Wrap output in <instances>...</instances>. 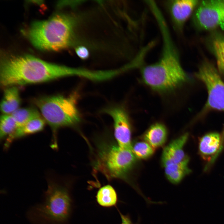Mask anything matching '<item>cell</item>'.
<instances>
[{"mask_svg": "<svg viewBox=\"0 0 224 224\" xmlns=\"http://www.w3.org/2000/svg\"><path fill=\"white\" fill-rule=\"evenodd\" d=\"M82 74L80 69L48 62L30 55H11L3 57L0 62V85L5 88L80 76Z\"/></svg>", "mask_w": 224, "mask_h": 224, "instance_id": "1", "label": "cell"}, {"mask_svg": "<svg viewBox=\"0 0 224 224\" xmlns=\"http://www.w3.org/2000/svg\"><path fill=\"white\" fill-rule=\"evenodd\" d=\"M162 39L161 54L157 62L143 67V82L154 90L172 91L187 82L189 77L182 67L179 54L166 21L158 24Z\"/></svg>", "mask_w": 224, "mask_h": 224, "instance_id": "2", "label": "cell"}, {"mask_svg": "<svg viewBox=\"0 0 224 224\" xmlns=\"http://www.w3.org/2000/svg\"><path fill=\"white\" fill-rule=\"evenodd\" d=\"M73 25L71 17L57 14L46 20L32 22L28 30V37L32 44L38 49H62L72 43Z\"/></svg>", "mask_w": 224, "mask_h": 224, "instance_id": "3", "label": "cell"}, {"mask_svg": "<svg viewBox=\"0 0 224 224\" xmlns=\"http://www.w3.org/2000/svg\"><path fill=\"white\" fill-rule=\"evenodd\" d=\"M71 208L67 189L57 181L49 180L43 202L32 207L27 217L34 224H62L68 218Z\"/></svg>", "mask_w": 224, "mask_h": 224, "instance_id": "4", "label": "cell"}, {"mask_svg": "<svg viewBox=\"0 0 224 224\" xmlns=\"http://www.w3.org/2000/svg\"><path fill=\"white\" fill-rule=\"evenodd\" d=\"M77 97V95L74 93L67 97L58 95L35 100L43 119L52 130L53 147H57V131L59 128L72 125L80 120L76 106Z\"/></svg>", "mask_w": 224, "mask_h": 224, "instance_id": "5", "label": "cell"}, {"mask_svg": "<svg viewBox=\"0 0 224 224\" xmlns=\"http://www.w3.org/2000/svg\"><path fill=\"white\" fill-rule=\"evenodd\" d=\"M137 158L132 149L118 145L109 147L101 153L99 165L109 178H123L134 166Z\"/></svg>", "mask_w": 224, "mask_h": 224, "instance_id": "6", "label": "cell"}, {"mask_svg": "<svg viewBox=\"0 0 224 224\" xmlns=\"http://www.w3.org/2000/svg\"><path fill=\"white\" fill-rule=\"evenodd\" d=\"M206 86L208 98L204 110L214 109L224 112V82L211 64L204 62L196 74ZM222 137L224 140V128Z\"/></svg>", "mask_w": 224, "mask_h": 224, "instance_id": "7", "label": "cell"}, {"mask_svg": "<svg viewBox=\"0 0 224 224\" xmlns=\"http://www.w3.org/2000/svg\"><path fill=\"white\" fill-rule=\"evenodd\" d=\"M196 24L204 30L217 27L224 30V0H204L200 3L194 15Z\"/></svg>", "mask_w": 224, "mask_h": 224, "instance_id": "8", "label": "cell"}, {"mask_svg": "<svg viewBox=\"0 0 224 224\" xmlns=\"http://www.w3.org/2000/svg\"><path fill=\"white\" fill-rule=\"evenodd\" d=\"M104 112L113 118L115 137L120 147L132 149L131 128L128 115L122 108L114 107Z\"/></svg>", "mask_w": 224, "mask_h": 224, "instance_id": "9", "label": "cell"}, {"mask_svg": "<svg viewBox=\"0 0 224 224\" xmlns=\"http://www.w3.org/2000/svg\"><path fill=\"white\" fill-rule=\"evenodd\" d=\"M222 136L216 132L207 133L199 140V155L205 161L204 170H207L214 163L223 148Z\"/></svg>", "mask_w": 224, "mask_h": 224, "instance_id": "10", "label": "cell"}, {"mask_svg": "<svg viewBox=\"0 0 224 224\" xmlns=\"http://www.w3.org/2000/svg\"><path fill=\"white\" fill-rule=\"evenodd\" d=\"M198 3L196 0H172L167 2L172 23L176 30H181Z\"/></svg>", "mask_w": 224, "mask_h": 224, "instance_id": "11", "label": "cell"}, {"mask_svg": "<svg viewBox=\"0 0 224 224\" xmlns=\"http://www.w3.org/2000/svg\"><path fill=\"white\" fill-rule=\"evenodd\" d=\"M188 137L189 134L185 133L172 140L165 147L161 158L162 164L164 167L180 162L189 157L184 150Z\"/></svg>", "mask_w": 224, "mask_h": 224, "instance_id": "12", "label": "cell"}, {"mask_svg": "<svg viewBox=\"0 0 224 224\" xmlns=\"http://www.w3.org/2000/svg\"><path fill=\"white\" fill-rule=\"evenodd\" d=\"M46 122L41 117L32 119L16 128L7 138L4 147L7 149L15 140L41 131L44 128Z\"/></svg>", "mask_w": 224, "mask_h": 224, "instance_id": "13", "label": "cell"}, {"mask_svg": "<svg viewBox=\"0 0 224 224\" xmlns=\"http://www.w3.org/2000/svg\"><path fill=\"white\" fill-rule=\"evenodd\" d=\"M21 103L19 89L17 86L5 88L0 110L2 114H11L19 109Z\"/></svg>", "mask_w": 224, "mask_h": 224, "instance_id": "14", "label": "cell"}, {"mask_svg": "<svg viewBox=\"0 0 224 224\" xmlns=\"http://www.w3.org/2000/svg\"><path fill=\"white\" fill-rule=\"evenodd\" d=\"M167 135L165 126L162 124L156 123L147 130L143 138L144 141L154 149L161 147L165 143Z\"/></svg>", "mask_w": 224, "mask_h": 224, "instance_id": "15", "label": "cell"}, {"mask_svg": "<svg viewBox=\"0 0 224 224\" xmlns=\"http://www.w3.org/2000/svg\"><path fill=\"white\" fill-rule=\"evenodd\" d=\"M117 199L115 191L110 185L102 187L97 193V201L100 205L103 207H108L114 205L117 202Z\"/></svg>", "mask_w": 224, "mask_h": 224, "instance_id": "16", "label": "cell"}, {"mask_svg": "<svg viewBox=\"0 0 224 224\" xmlns=\"http://www.w3.org/2000/svg\"><path fill=\"white\" fill-rule=\"evenodd\" d=\"M11 114L16 121L17 128L32 119L41 117L38 110L33 107L19 108Z\"/></svg>", "mask_w": 224, "mask_h": 224, "instance_id": "17", "label": "cell"}, {"mask_svg": "<svg viewBox=\"0 0 224 224\" xmlns=\"http://www.w3.org/2000/svg\"><path fill=\"white\" fill-rule=\"evenodd\" d=\"M212 45L218 69L221 73L224 75V37L217 36L214 37Z\"/></svg>", "mask_w": 224, "mask_h": 224, "instance_id": "18", "label": "cell"}, {"mask_svg": "<svg viewBox=\"0 0 224 224\" xmlns=\"http://www.w3.org/2000/svg\"><path fill=\"white\" fill-rule=\"evenodd\" d=\"M17 128L16 121L11 114H2L0 117V140L7 138Z\"/></svg>", "mask_w": 224, "mask_h": 224, "instance_id": "19", "label": "cell"}, {"mask_svg": "<svg viewBox=\"0 0 224 224\" xmlns=\"http://www.w3.org/2000/svg\"><path fill=\"white\" fill-rule=\"evenodd\" d=\"M154 149L145 141L137 142L132 147V151L137 158L142 159L151 156L154 152Z\"/></svg>", "mask_w": 224, "mask_h": 224, "instance_id": "20", "label": "cell"}, {"mask_svg": "<svg viewBox=\"0 0 224 224\" xmlns=\"http://www.w3.org/2000/svg\"><path fill=\"white\" fill-rule=\"evenodd\" d=\"M191 171L189 167L177 170L166 176L168 180L171 183L177 184L179 183Z\"/></svg>", "mask_w": 224, "mask_h": 224, "instance_id": "21", "label": "cell"}, {"mask_svg": "<svg viewBox=\"0 0 224 224\" xmlns=\"http://www.w3.org/2000/svg\"><path fill=\"white\" fill-rule=\"evenodd\" d=\"M76 52L78 56L83 59L87 58L89 55V52L87 49L82 46L77 47L76 49Z\"/></svg>", "mask_w": 224, "mask_h": 224, "instance_id": "22", "label": "cell"}, {"mask_svg": "<svg viewBox=\"0 0 224 224\" xmlns=\"http://www.w3.org/2000/svg\"><path fill=\"white\" fill-rule=\"evenodd\" d=\"M121 219V224H139L138 222L133 223L130 217L128 215H124L120 213Z\"/></svg>", "mask_w": 224, "mask_h": 224, "instance_id": "23", "label": "cell"}, {"mask_svg": "<svg viewBox=\"0 0 224 224\" xmlns=\"http://www.w3.org/2000/svg\"></svg>", "mask_w": 224, "mask_h": 224, "instance_id": "24", "label": "cell"}]
</instances>
